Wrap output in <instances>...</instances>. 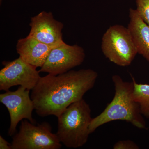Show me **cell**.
Returning a JSON list of instances; mask_svg holds the SVG:
<instances>
[{
    "mask_svg": "<svg viewBox=\"0 0 149 149\" xmlns=\"http://www.w3.org/2000/svg\"><path fill=\"white\" fill-rule=\"evenodd\" d=\"M98 76L93 70L83 69L40 77L30 96L37 114L58 117L70 104L83 99L95 86Z\"/></svg>",
    "mask_w": 149,
    "mask_h": 149,
    "instance_id": "1",
    "label": "cell"
},
{
    "mask_svg": "<svg viewBox=\"0 0 149 149\" xmlns=\"http://www.w3.org/2000/svg\"><path fill=\"white\" fill-rule=\"evenodd\" d=\"M112 80L114 97L102 112L92 118L89 127L91 134L101 125L115 120L127 121L139 129L146 128V124L140 105L134 98L133 81H123L117 74L113 75Z\"/></svg>",
    "mask_w": 149,
    "mask_h": 149,
    "instance_id": "2",
    "label": "cell"
},
{
    "mask_svg": "<svg viewBox=\"0 0 149 149\" xmlns=\"http://www.w3.org/2000/svg\"><path fill=\"white\" fill-rule=\"evenodd\" d=\"M90 106L83 99L73 103L58 117L57 136L67 148L83 147L88 142L92 118Z\"/></svg>",
    "mask_w": 149,
    "mask_h": 149,
    "instance_id": "3",
    "label": "cell"
},
{
    "mask_svg": "<svg viewBox=\"0 0 149 149\" xmlns=\"http://www.w3.org/2000/svg\"><path fill=\"white\" fill-rule=\"evenodd\" d=\"M101 49L110 61L122 67L131 64L138 54L128 27L120 24L107 29L102 38Z\"/></svg>",
    "mask_w": 149,
    "mask_h": 149,
    "instance_id": "4",
    "label": "cell"
},
{
    "mask_svg": "<svg viewBox=\"0 0 149 149\" xmlns=\"http://www.w3.org/2000/svg\"><path fill=\"white\" fill-rule=\"evenodd\" d=\"M61 143L48 123L36 125L25 120H22L19 131L13 138L11 146V149H59Z\"/></svg>",
    "mask_w": 149,
    "mask_h": 149,
    "instance_id": "5",
    "label": "cell"
},
{
    "mask_svg": "<svg viewBox=\"0 0 149 149\" xmlns=\"http://www.w3.org/2000/svg\"><path fill=\"white\" fill-rule=\"evenodd\" d=\"M0 70V90L7 91L13 86L20 85L32 90L40 80V71L19 57L11 61H4Z\"/></svg>",
    "mask_w": 149,
    "mask_h": 149,
    "instance_id": "6",
    "label": "cell"
},
{
    "mask_svg": "<svg viewBox=\"0 0 149 149\" xmlns=\"http://www.w3.org/2000/svg\"><path fill=\"white\" fill-rule=\"evenodd\" d=\"M85 58V50L82 47L63 42L52 50L39 71L54 75L62 74L82 64Z\"/></svg>",
    "mask_w": 149,
    "mask_h": 149,
    "instance_id": "7",
    "label": "cell"
},
{
    "mask_svg": "<svg viewBox=\"0 0 149 149\" xmlns=\"http://www.w3.org/2000/svg\"><path fill=\"white\" fill-rule=\"evenodd\" d=\"M30 90L20 86L16 91H6L0 95V102L7 108L10 118L8 135L12 136L16 132L17 126L23 119L35 124L32 111L34 103L29 96Z\"/></svg>",
    "mask_w": 149,
    "mask_h": 149,
    "instance_id": "8",
    "label": "cell"
},
{
    "mask_svg": "<svg viewBox=\"0 0 149 149\" xmlns=\"http://www.w3.org/2000/svg\"><path fill=\"white\" fill-rule=\"evenodd\" d=\"M28 37L47 45L57 46L63 43V24L54 18L51 12H41L31 17Z\"/></svg>",
    "mask_w": 149,
    "mask_h": 149,
    "instance_id": "9",
    "label": "cell"
},
{
    "mask_svg": "<svg viewBox=\"0 0 149 149\" xmlns=\"http://www.w3.org/2000/svg\"><path fill=\"white\" fill-rule=\"evenodd\" d=\"M55 47L27 36L17 41L16 50L19 57L24 61L36 67L41 68L52 50Z\"/></svg>",
    "mask_w": 149,
    "mask_h": 149,
    "instance_id": "10",
    "label": "cell"
},
{
    "mask_svg": "<svg viewBox=\"0 0 149 149\" xmlns=\"http://www.w3.org/2000/svg\"><path fill=\"white\" fill-rule=\"evenodd\" d=\"M128 28L138 54L149 62V25L141 18L136 9L130 8Z\"/></svg>",
    "mask_w": 149,
    "mask_h": 149,
    "instance_id": "11",
    "label": "cell"
},
{
    "mask_svg": "<svg viewBox=\"0 0 149 149\" xmlns=\"http://www.w3.org/2000/svg\"><path fill=\"white\" fill-rule=\"evenodd\" d=\"M132 77L134 84V96L140 105L141 113L143 116L149 118V85L139 84L135 78Z\"/></svg>",
    "mask_w": 149,
    "mask_h": 149,
    "instance_id": "12",
    "label": "cell"
},
{
    "mask_svg": "<svg viewBox=\"0 0 149 149\" xmlns=\"http://www.w3.org/2000/svg\"><path fill=\"white\" fill-rule=\"evenodd\" d=\"M137 11L141 18L149 25V0H136Z\"/></svg>",
    "mask_w": 149,
    "mask_h": 149,
    "instance_id": "13",
    "label": "cell"
},
{
    "mask_svg": "<svg viewBox=\"0 0 149 149\" xmlns=\"http://www.w3.org/2000/svg\"><path fill=\"white\" fill-rule=\"evenodd\" d=\"M114 149H139V147L133 141L123 140L118 141L113 145Z\"/></svg>",
    "mask_w": 149,
    "mask_h": 149,
    "instance_id": "14",
    "label": "cell"
},
{
    "mask_svg": "<svg viewBox=\"0 0 149 149\" xmlns=\"http://www.w3.org/2000/svg\"><path fill=\"white\" fill-rule=\"evenodd\" d=\"M0 149H11V144L1 136H0Z\"/></svg>",
    "mask_w": 149,
    "mask_h": 149,
    "instance_id": "15",
    "label": "cell"
},
{
    "mask_svg": "<svg viewBox=\"0 0 149 149\" xmlns=\"http://www.w3.org/2000/svg\"><path fill=\"white\" fill-rule=\"evenodd\" d=\"M2 1V0H0V2H1V3Z\"/></svg>",
    "mask_w": 149,
    "mask_h": 149,
    "instance_id": "16",
    "label": "cell"
}]
</instances>
